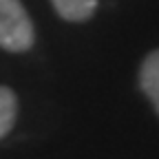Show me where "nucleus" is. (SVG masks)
Wrapping results in <instances>:
<instances>
[{"label":"nucleus","instance_id":"f257e3e1","mask_svg":"<svg viewBox=\"0 0 159 159\" xmlns=\"http://www.w3.org/2000/svg\"><path fill=\"white\" fill-rule=\"evenodd\" d=\"M35 42L33 22L20 0H0V49L27 53Z\"/></svg>","mask_w":159,"mask_h":159},{"label":"nucleus","instance_id":"f03ea898","mask_svg":"<svg viewBox=\"0 0 159 159\" xmlns=\"http://www.w3.org/2000/svg\"><path fill=\"white\" fill-rule=\"evenodd\" d=\"M139 89L146 95V99L152 104L155 113L159 115V49H152L146 53V57L139 64Z\"/></svg>","mask_w":159,"mask_h":159},{"label":"nucleus","instance_id":"7ed1b4c3","mask_svg":"<svg viewBox=\"0 0 159 159\" xmlns=\"http://www.w3.org/2000/svg\"><path fill=\"white\" fill-rule=\"evenodd\" d=\"M51 5L66 22H86L97 11V0H51Z\"/></svg>","mask_w":159,"mask_h":159},{"label":"nucleus","instance_id":"20e7f679","mask_svg":"<svg viewBox=\"0 0 159 159\" xmlns=\"http://www.w3.org/2000/svg\"><path fill=\"white\" fill-rule=\"evenodd\" d=\"M18 119V95L9 86H0V142L11 133Z\"/></svg>","mask_w":159,"mask_h":159}]
</instances>
